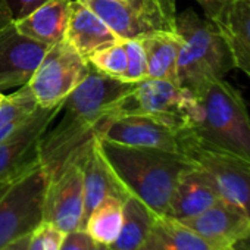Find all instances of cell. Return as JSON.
Returning a JSON list of instances; mask_svg holds the SVG:
<instances>
[{
  "mask_svg": "<svg viewBox=\"0 0 250 250\" xmlns=\"http://www.w3.org/2000/svg\"><path fill=\"white\" fill-rule=\"evenodd\" d=\"M136 85L137 83L107 77L90 66L85 78L65 99L58 125L40 140L39 159L47 178L55 177L80 155L100 124L115 113Z\"/></svg>",
  "mask_w": 250,
  "mask_h": 250,
  "instance_id": "1",
  "label": "cell"
},
{
  "mask_svg": "<svg viewBox=\"0 0 250 250\" xmlns=\"http://www.w3.org/2000/svg\"><path fill=\"white\" fill-rule=\"evenodd\" d=\"M99 143L125 190L158 216H165L180 175L194 164L183 153L124 146L100 139Z\"/></svg>",
  "mask_w": 250,
  "mask_h": 250,
  "instance_id": "2",
  "label": "cell"
},
{
  "mask_svg": "<svg viewBox=\"0 0 250 250\" xmlns=\"http://www.w3.org/2000/svg\"><path fill=\"white\" fill-rule=\"evenodd\" d=\"M200 115L188 136L200 146L250 164V116L240 91L224 78L199 96Z\"/></svg>",
  "mask_w": 250,
  "mask_h": 250,
  "instance_id": "3",
  "label": "cell"
},
{
  "mask_svg": "<svg viewBox=\"0 0 250 250\" xmlns=\"http://www.w3.org/2000/svg\"><path fill=\"white\" fill-rule=\"evenodd\" d=\"M181 47L177 63L178 84L199 96L210 83L222 80L234 62L219 28L208 18L186 9L177 17Z\"/></svg>",
  "mask_w": 250,
  "mask_h": 250,
  "instance_id": "4",
  "label": "cell"
},
{
  "mask_svg": "<svg viewBox=\"0 0 250 250\" xmlns=\"http://www.w3.org/2000/svg\"><path fill=\"white\" fill-rule=\"evenodd\" d=\"M119 113L149 116L181 133L197 122L200 104L191 91L175 83L146 78L119 103L113 115Z\"/></svg>",
  "mask_w": 250,
  "mask_h": 250,
  "instance_id": "5",
  "label": "cell"
},
{
  "mask_svg": "<svg viewBox=\"0 0 250 250\" xmlns=\"http://www.w3.org/2000/svg\"><path fill=\"white\" fill-rule=\"evenodd\" d=\"M47 174L42 165L22 174L0 199V250L31 234L43 221Z\"/></svg>",
  "mask_w": 250,
  "mask_h": 250,
  "instance_id": "6",
  "label": "cell"
},
{
  "mask_svg": "<svg viewBox=\"0 0 250 250\" xmlns=\"http://www.w3.org/2000/svg\"><path fill=\"white\" fill-rule=\"evenodd\" d=\"M90 71V63L65 39L49 46L28 85L40 107L63 103Z\"/></svg>",
  "mask_w": 250,
  "mask_h": 250,
  "instance_id": "7",
  "label": "cell"
},
{
  "mask_svg": "<svg viewBox=\"0 0 250 250\" xmlns=\"http://www.w3.org/2000/svg\"><path fill=\"white\" fill-rule=\"evenodd\" d=\"M181 153L212 180L219 199L237 206L250 218V164L196 143L181 131Z\"/></svg>",
  "mask_w": 250,
  "mask_h": 250,
  "instance_id": "8",
  "label": "cell"
},
{
  "mask_svg": "<svg viewBox=\"0 0 250 250\" xmlns=\"http://www.w3.org/2000/svg\"><path fill=\"white\" fill-rule=\"evenodd\" d=\"M62 106L63 103L53 107H39L5 140L0 142V183L14 181L40 165V140L61 113Z\"/></svg>",
  "mask_w": 250,
  "mask_h": 250,
  "instance_id": "9",
  "label": "cell"
},
{
  "mask_svg": "<svg viewBox=\"0 0 250 250\" xmlns=\"http://www.w3.org/2000/svg\"><path fill=\"white\" fill-rule=\"evenodd\" d=\"M80 155L49 178L44 193L43 221L58 227L65 234L83 228L84 180Z\"/></svg>",
  "mask_w": 250,
  "mask_h": 250,
  "instance_id": "10",
  "label": "cell"
},
{
  "mask_svg": "<svg viewBox=\"0 0 250 250\" xmlns=\"http://www.w3.org/2000/svg\"><path fill=\"white\" fill-rule=\"evenodd\" d=\"M96 137L124 146L181 153V133L143 115H112L100 124Z\"/></svg>",
  "mask_w": 250,
  "mask_h": 250,
  "instance_id": "11",
  "label": "cell"
},
{
  "mask_svg": "<svg viewBox=\"0 0 250 250\" xmlns=\"http://www.w3.org/2000/svg\"><path fill=\"white\" fill-rule=\"evenodd\" d=\"M47 49L21 34L15 22L0 30V91L28 84Z\"/></svg>",
  "mask_w": 250,
  "mask_h": 250,
  "instance_id": "12",
  "label": "cell"
},
{
  "mask_svg": "<svg viewBox=\"0 0 250 250\" xmlns=\"http://www.w3.org/2000/svg\"><path fill=\"white\" fill-rule=\"evenodd\" d=\"M216 250L232 249L250 234V218L237 206L218 199L202 213L180 221Z\"/></svg>",
  "mask_w": 250,
  "mask_h": 250,
  "instance_id": "13",
  "label": "cell"
},
{
  "mask_svg": "<svg viewBox=\"0 0 250 250\" xmlns=\"http://www.w3.org/2000/svg\"><path fill=\"white\" fill-rule=\"evenodd\" d=\"M83 180H84V216L83 228L90 212L107 196H115L127 200L131 194L125 190L109 162L102 153L99 139L94 136L80 155ZM81 228V229H83Z\"/></svg>",
  "mask_w": 250,
  "mask_h": 250,
  "instance_id": "14",
  "label": "cell"
},
{
  "mask_svg": "<svg viewBox=\"0 0 250 250\" xmlns=\"http://www.w3.org/2000/svg\"><path fill=\"white\" fill-rule=\"evenodd\" d=\"M218 199L219 194L209 175L193 165L180 175L165 216L177 221L188 219L210 208Z\"/></svg>",
  "mask_w": 250,
  "mask_h": 250,
  "instance_id": "15",
  "label": "cell"
},
{
  "mask_svg": "<svg viewBox=\"0 0 250 250\" xmlns=\"http://www.w3.org/2000/svg\"><path fill=\"white\" fill-rule=\"evenodd\" d=\"M65 40L84 59H88L94 52L119 42L103 20L80 0L71 2V17Z\"/></svg>",
  "mask_w": 250,
  "mask_h": 250,
  "instance_id": "16",
  "label": "cell"
},
{
  "mask_svg": "<svg viewBox=\"0 0 250 250\" xmlns=\"http://www.w3.org/2000/svg\"><path fill=\"white\" fill-rule=\"evenodd\" d=\"M71 2L72 0H46L24 18L14 21L15 27L25 37L47 47L53 46L65 39Z\"/></svg>",
  "mask_w": 250,
  "mask_h": 250,
  "instance_id": "17",
  "label": "cell"
},
{
  "mask_svg": "<svg viewBox=\"0 0 250 250\" xmlns=\"http://www.w3.org/2000/svg\"><path fill=\"white\" fill-rule=\"evenodd\" d=\"M212 22L225 39L234 68L250 78V0H234Z\"/></svg>",
  "mask_w": 250,
  "mask_h": 250,
  "instance_id": "18",
  "label": "cell"
},
{
  "mask_svg": "<svg viewBox=\"0 0 250 250\" xmlns=\"http://www.w3.org/2000/svg\"><path fill=\"white\" fill-rule=\"evenodd\" d=\"M139 250H216L188 227L169 216H156Z\"/></svg>",
  "mask_w": 250,
  "mask_h": 250,
  "instance_id": "19",
  "label": "cell"
},
{
  "mask_svg": "<svg viewBox=\"0 0 250 250\" xmlns=\"http://www.w3.org/2000/svg\"><path fill=\"white\" fill-rule=\"evenodd\" d=\"M142 43L147 58V78L178 84L177 63L181 47L178 33H153L142 37Z\"/></svg>",
  "mask_w": 250,
  "mask_h": 250,
  "instance_id": "20",
  "label": "cell"
},
{
  "mask_svg": "<svg viewBox=\"0 0 250 250\" xmlns=\"http://www.w3.org/2000/svg\"><path fill=\"white\" fill-rule=\"evenodd\" d=\"M158 215L152 212L142 200L130 196L124 202L122 225L118 238L110 250H139V247L146 240L153 221Z\"/></svg>",
  "mask_w": 250,
  "mask_h": 250,
  "instance_id": "21",
  "label": "cell"
},
{
  "mask_svg": "<svg viewBox=\"0 0 250 250\" xmlns=\"http://www.w3.org/2000/svg\"><path fill=\"white\" fill-rule=\"evenodd\" d=\"M143 37L153 33H177L175 0H125Z\"/></svg>",
  "mask_w": 250,
  "mask_h": 250,
  "instance_id": "22",
  "label": "cell"
},
{
  "mask_svg": "<svg viewBox=\"0 0 250 250\" xmlns=\"http://www.w3.org/2000/svg\"><path fill=\"white\" fill-rule=\"evenodd\" d=\"M124 202L119 197H104L88 215L84 224V231L99 244L112 246L118 238L122 225Z\"/></svg>",
  "mask_w": 250,
  "mask_h": 250,
  "instance_id": "23",
  "label": "cell"
},
{
  "mask_svg": "<svg viewBox=\"0 0 250 250\" xmlns=\"http://www.w3.org/2000/svg\"><path fill=\"white\" fill-rule=\"evenodd\" d=\"M115 33L119 40L142 39V30L125 0H80Z\"/></svg>",
  "mask_w": 250,
  "mask_h": 250,
  "instance_id": "24",
  "label": "cell"
},
{
  "mask_svg": "<svg viewBox=\"0 0 250 250\" xmlns=\"http://www.w3.org/2000/svg\"><path fill=\"white\" fill-rule=\"evenodd\" d=\"M40 106L37 104L28 84L20 87L15 93L8 94L0 103V128L11 124L24 122Z\"/></svg>",
  "mask_w": 250,
  "mask_h": 250,
  "instance_id": "25",
  "label": "cell"
},
{
  "mask_svg": "<svg viewBox=\"0 0 250 250\" xmlns=\"http://www.w3.org/2000/svg\"><path fill=\"white\" fill-rule=\"evenodd\" d=\"M87 62L90 66L107 77L124 80L127 71V55H125L122 40L94 52Z\"/></svg>",
  "mask_w": 250,
  "mask_h": 250,
  "instance_id": "26",
  "label": "cell"
},
{
  "mask_svg": "<svg viewBox=\"0 0 250 250\" xmlns=\"http://www.w3.org/2000/svg\"><path fill=\"white\" fill-rule=\"evenodd\" d=\"M125 55H127V71L124 81L140 83L147 78V58L142 39L122 40Z\"/></svg>",
  "mask_w": 250,
  "mask_h": 250,
  "instance_id": "27",
  "label": "cell"
},
{
  "mask_svg": "<svg viewBox=\"0 0 250 250\" xmlns=\"http://www.w3.org/2000/svg\"><path fill=\"white\" fill-rule=\"evenodd\" d=\"M65 232L58 227L42 221L30 234L27 250H61Z\"/></svg>",
  "mask_w": 250,
  "mask_h": 250,
  "instance_id": "28",
  "label": "cell"
},
{
  "mask_svg": "<svg viewBox=\"0 0 250 250\" xmlns=\"http://www.w3.org/2000/svg\"><path fill=\"white\" fill-rule=\"evenodd\" d=\"M97 243L84 231L77 229L65 234L61 250H96Z\"/></svg>",
  "mask_w": 250,
  "mask_h": 250,
  "instance_id": "29",
  "label": "cell"
},
{
  "mask_svg": "<svg viewBox=\"0 0 250 250\" xmlns=\"http://www.w3.org/2000/svg\"><path fill=\"white\" fill-rule=\"evenodd\" d=\"M9 9L12 12L14 21L24 18L30 12H33L36 8H39L46 0H6Z\"/></svg>",
  "mask_w": 250,
  "mask_h": 250,
  "instance_id": "30",
  "label": "cell"
},
{
  "mask_svg": "<svg viewBox=\"0 0 250 250\" xmlns=\"http://www.w3.org/2000/svg\"><path fill=\"white\" fill-rule=\"evenodd\" d=\"M196 2L202 6L206 18L213 21L234 0H196Z\"/></svg>",
  "mask_w": 250,
  "mask_h": 250,
  "instance_id": "31",
  "label": "cell"
},
{
  "mask_svg": "<svg viewBox=\"0 0 250 250\" xmlns=\"http://www.w3.org/2000/svg\"><path fill=\"white\" fill-rule=\"evenodd\" d=\"M11 22H14V17L9 9V5L6 0H0V30L9 25Z\"/></svg>",
  "mask_w": 250,
  "mask_h": 250,
  "instance_id": "32",
  "label": "cell"
},
{
  "mask_svg": "<svg viewBox=\"0 0 250 250\" xmlns=\"http://www.w3.org/2000/svg\"><path fill=\"white\" fill-rule=\"evenodd\" d=\"M28 237H30V234H28V235H24V237H21V238H18L17 241H14V243H11L9 246H6L3 250H27Z\"/></svg>",
  "mask_w": 250,
  "mask_h": 250,
  "instance_id": "33",
  "label": "cell"
},
{
  "mask_svg": "<svg viewBox=\"0 0 250 250\" xmlns=\"http://www.w3.org/2000/svg\"><path fill=\"white\" fill-rule=\"evenodd\" d=\"M232 250H250V234L240 241H237L232 247Z\"/></svg>",
  "mask_w": 250,
  "mask_h": 250,
  "instance_id": "34",
  "label": "cell"
},
{
  "mask_svg": "<svg viewBox=\"0 0 250 250\" xmlns=\"http://www.w3.org/2000/svg\"><path fill=\"white\" fill-rule=\"evenodd\" d=\"M14 181H6V183H0V199H2L5 196V193L8 191V188L11 187Z\"/></svg>",
  "mask_w": 250,
  "mask_h": 250,
  "instance_id": "35",
  "label": "cell"
},
{
  "mask_svg": "<svg viewBox=\"0 0 250 250\" xmlns=\"http://www.w3.org/2000/svg\"><path fill=\"white\" fill-rule=\"evenodd\" d=\"M96 250H110V249H109L107 246H104V244H99V243H97Z\"/></svg>",
  "mask_w": 250,
  "mask_h": 250,
  "instance_id": "36",
  "label": "cell"
},
{
  "mask_svg": "<svg viewBox=\"0 0 250 250\" xmlns=\"http://www.w3.org/2000/svg\"><path fill=\"white\" fill-rule=\"evenodd\" d=\"M5 97H6V94H3L2 91H0V103H2V102H3V99H5Z\"/></svg>",
  "mask_w": 250,
  "mask_h": 250,
  "instance_id": "37",
  "label": "cell"
},
{
  "mask_svg": "<svg viewBox=\"0 0 250 250\" xmlns=\"http://www.w3.org/2000/svg\"><path fill=\"white\" fill-rule=\"evenodd\" d=\"M227 250H232V249H227Z\"/></svg>",
  "mask_w": 250,
  "mask_h": 250,
  "instance_id": "38",
  "label": "cell"
}]
</instances>
